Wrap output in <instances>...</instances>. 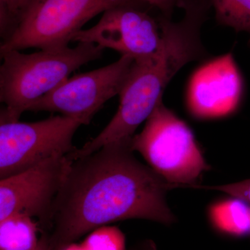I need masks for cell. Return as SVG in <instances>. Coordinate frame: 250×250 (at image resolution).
I'll list each match as a JSON object with an SVG mask.
<instances>
[{"label": "cell", "mask_w": 250, "mask_h": 250, "mask_svg": "<svg viewBox=\"0 0 250 250\" xmlns=\"http://www.w3.org/2000/svg\"><path fill=\"white\" fill-rule=\"evenodd\" d=\"M81 246L83 250H126V239L119 228L104 225L93 230Z\"/></svg>", "instance_id": "5bb4252c"}, {"label": "cell", "mask_w": 250, "mask_h": 250, "mask_svg": "<svg viewBox=\"0 0 250 250\" xmlns=\"http://www.w3.org/2000/svg\"><path fill=\"white\" fill-rule=\"evenodd\" d=\"M0 250H49L38 221L17 214L0 221Z\"/></svg>", "instance_id": "8fae6325"}, {"label": "cell", "mask_w": 250, "mask_h": 250, "mask_svg": "<svg viewBox=\"0 0 250 250\" xmlns=\"http://www.w3.org/2000/svg\"><path fill=\"white\" fill-rule=\"evenodd\" d=\"M134 61L130 56H121L106 66L67 78L28 111L59 113L89 124L108 100L119 95Z\"/></svg>", "instance_id": "52a82bcc"}, {"label": "cell", "mask_w": 250, "mask_h": 250, "mask_svg": "<svg viewBox=\"0 0 250 250\" xmlns=\"http://www.w3.org/2000/svg\"><path fill=\"white\" fill-rule=\"evenodd\" d=\"M101 46L80 42L73 48L41 49L31 54L1 52L0 122L19 121L31 105L88 62L102 58Z\"/></svg>", "instance_id": "3957f363"}, {"label": "cell", "mask_w": 250, "mask_h": 250, "mask_svg": "<svg viewBox=\"0 0 250 250\" xmlns=\"http://www.w3.org/2000/svg\"><path fill=\"white\" fill-rule=\"evenodd\" d=\"M83 121L65 116L34 123H0V178L20 173L75 149L72 139Z\"/></svg>", "instance_id": "8992f818"}, {"label": "cell", "mask_w": 250, "mask_h": 250, "mask_svg": "<svg viewBox=\"0 0 250 250\" xmlns=\"http://www.w3.org/2000/svg\"><path fill=\"white\" fill-rule=\"evenodd\" d=\"M62 250H83V249L82 246H81V244L72 243L67 245L65 248H62Z\"/></svg>", "instance_id": "d6986e66"}, {"label": "cell", "mask_w": 250, "mask_h": 250, "mask_svg": "<svg viewBox=\"0 0 250 250\" xmlns=\"http://www.w3.org/2000/svg\"><path fill=\"white\" fill-rule=\"evenodd\" d=\"M129 250H157V248L152 240H146L137 243Z\"/></svg>", "instance_id": "ac0fdd59"}, {"label": "cell", "mask_w": 250, "mask_h": 250, "mask_svg": "<svg viewBox=\"0 0 250 250\" xmlns=\"http://www.w3.org/2000/svg\"><path fill=\"white\" fill-rule=\"evenodd\" d=\"M73 161L59 155L0 181V221L21 214L38 218L41 230Z\"/></svg>", "instance_id": "ba28073f"}, {"label": "cell", "mask_w": 250, "mask_h": 250, "mask_svg": "<svg viewBox=\"0 0 250 250\" xmlns=\"http://www.w3.org/2000/svg\"><path fill=\"white\" fill-rule=\"evenodd\" d=\"M147 5L145 0H27L0 52L68 47L73 36L98 15L118 6Z\"/></svg>", "instance_id": "277c9868"}, {"label": "cell", "mask_w": 250, "mask_h": 250, "mask_svg": "<svg viewBox=\"0 0 250 250\" xmlns=\"http://www.w3.org/2000/svg\"><path fill=\"white\" fill-rule=\"evenodd\" d=\"M131 139V148L174 188L195 184L208 170L191 129L161 101Z\"/></svg>", "instance_id": "5b68a950"}, {"label": "cell", "mask_w": 250, "mask_h": 250, "mask_svg": "<svg viewBox=\"0 0 250 250\" xmlns=\"http://www.w3.org/2000/svg\"><path fill=\"white\" fill-rule=\"evenodd\" d=\"M212 226L227 236L239 237L250 233V205L241 199H225L209 207Z\"/></svg>", "instance_id": "7c38bea8"}, {"label": "cell", "mask_w": 250, "mask_h": 250, "mask_svg": "<svg viewBox=\"0 0 250 250\" xmlns=\"http://www.w3.org/2000/svg\"><path fill=\"white\" fill-rule=\"evenodd\" d=\"M131 139L108 143L73 161L42 229L49 250H62L121 220L176 221L166 197L173 186L135 157Z\"/></svg>", "instance_id": "6da1fadb"}, {"label": "cell", "mask_w": 250, "mask_h": 250, "mask_svg": "<svg viewBox=\"0 0 250 250\" xmlns=\"http://www.w3.org/2000/svg\"><path fill=\"white\" fill-rule=\"evenodd\" d=\"M27 0H0V14L16 23V16Z\"/></svg>", "instance_id": "2e32d148"}, {"label": "cell", "mask_w": 250, "mask_h": 250, "mask_svg": "<svg viewBox=\"0 0 250 250\" xmlns=\"http://www.w3.org/2000/svg\"><path fill=\"white\" fill-rule=\"evenodd\" d=\"M217 22L250 34V0H210Z\"/></svg>", "instance_id": "4fadbf2b"}, {"label": "cell", "mask_w": 250, "mask_h": 250, "mask_svg": "<svg viewBox=\"0 0 250 250\" xmlns=\"http://www.w3.org/2000/svg\"><path fill=\"white\" fill-rule=\"evenodd\" d=\"M148 4L156 7L161 11V14L171 17L172 11L178 6L182 0H145Z\"/></svg>", "instance_id": "e0dca14e"}, {"label": "cell", "mask_w": 250, "mask_h": 250, "mask_svg": "<svg viewBox=\"0 0 250 250\" xmlns=\"http://www.w3.org/2000/svg\"><path fill=\"white\" fill-rule=\"evenodd\" d=\"M242 80L232 54L207 62L192 75L188 90V105L194 116L221 118L236 109L242 94Z\"/></svg>", "instance_id": "30bf717a"}, {"label": "cell", "mask_w": 250, "mask_h": 250, "mask_svg": "<svg viewBox=\"0 0 250 250\" xmlns=\"http://www.w3.org/2000/svg\"><path fill=\"white\" fill-rule=\"evenodd\" d=\"M183 18H158L162 34L160 49L152 57L135 60L120 92L119 106L111 121L94 139L69 157L72 161L89 155L108 143L131 139L135 131L163 100L167 84L184 66L205 55L200 39L209 8L200 0H187Z\"/></svg>", "instance_id": "7a4b0ae2"}, {"label": "cell", "mask_w": 250, "mask_h": 250, "mask_svg": "<svg viewBox=\"0 0 250 250\" xmlns=\"http://www.w3.org/2000/svg\"><path fill=\"white\" fill-rule=\"evenodd\" d=\"M187 188H190L205 189V190H216V191L228 194L231 197L241 199L250 205V179L237 183L220 186H201L192 184Z\"/></svg>", "instance_id": "9a60e30c"}, {"label": "cell", "mask_w": 250, "mask_h": 250, "mask_svg": "<svg viewBox=\"0 0 250 250\" xmlns=\"http://www.w3.org/2000/svg\"><path fill=\"white\" fill-rule=\"evenodd\" d=\"M72 42L96 44L139 60L159 50L162 34L158 18L144 8L118 6L105 11L93 27L78 31Z\"/></svg>", "instance_id": "9c48e42d"}]
</instances>
